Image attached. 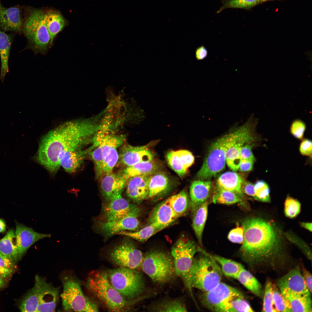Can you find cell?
Returning <instances> with one entry per match:
<instances>
[{"instance_id":"6da1fadb","label":"cell","mask_w":312,"mask_h":312,"mask_svg":"<svg viewBox=\"0 0 312 312\" xmlns=\"http://www.w3.org/2000/svg\"><path fill=\"white\" fill-rule=\"evenodd\" d=\"M244 239L239 249L242 260L252 269L275 270L287 257L280 232L273 222L257 217L243 220Z\"/></svg>"},{"instance_id":"7a4b0ae2","label":"cell","mask_w":312,"mask_h":312,"mask_svg":"<svg viewBox=\"0 0 312 312\" xmlns=\"http://www.w3.org/2000/svg\"><path fill=\"white\" fill-rule=\"evenodd\" d=\"M96 131L92 119L63 124L49 132L42 139L37 157L38 161L51 172H55L60 166V154L66 150L81 149L93 139Z\"/></svg>"},{"instance_id":"3957f363","label":"cell","mask_w":312,"mask_h":312,"mask_svg":"<svg viewBox=\"0 0 312 312\" xmlns=\"http://www.w3.org/2000/svg\"><path fill=\"white\" fill-rule=\"evenodd\" d=\"M249 129L246 123L240 126L235 124L226 133L213 142L208 149L196 177L201 180L208 179L222 170L225 166L227 151Z\"/></svg>"},{"instance_id":"277c9868","label":"cell","mask_w":312,"mask_h":312,"mask_svg":"<svg viewBox=\"0 0 312 312\" xmlns=\"http://www.w3.org/2000/svg\"><path fill=\"white\" fill-rule=\"evenodd\" d=\"M200 252L201 254L195 257L184 283L193 299L192 288L202 292L208 291L221 282L223 274L220 266L212 255L202 249Z\"/></svg>"},{"instance_id":"5b68a950","label":"cell","mask_w":312,"mask_h":312,"mask_svg":"<svg viewBox=\"0 0 312 312\" xmlns=\"http://www.w3.org/2000/svg\"><path fill=\"white\" fill-rule=\"evenodd\" d=\"M86 282L88 291L109 311H125L132 303L126 300L113 286L107 272L93 271L89 274Z\"/></svg>"},{"instance_id":"8992f818","label":"cell","mask_w":312,"mask_h":312,"mask_svg":"<svg viewBox=\"0 0 312 312\" xmlns=\"http://www.w3.org/2000/svg\"><path fill=\"white\" fill-rule=\"evenodd\" d=\"M107 273L111 284L127 301H135L146 291L143 276L136 270L119 267Z\"/></svg>"},{"instance_id":"52a82bcc","label":"cell","mask_w":312,"mask_h":312,"mask_svg":"<svg viewBox=\"0 0 312 312\" xmlns=\"http://www.w3.org/2000/svg\"><path fill=\"white\" fill-rule=\"evenodd\" d=\"M44 14L42 10H33L23 19L22 32L27 40L29 47L35 53H45L49 47L50 36Z\"/></svg>"},{"instance_id":"ba28073f","label":"cell","mask_w":312,"mask_h":312,"mask_svg":"<svg viewBox=\"0 0 312 312\" xmlns=\"http://www.w3.org/2000/svg\"><path fill=\"white\" fill-rule=\"evenodd\" d=\"M141 266L144 272L158 284L168 283L176 276L171 255L162 251L154 250L147 252Z\"/></svg>"},{"instance_id":"9c48e42d","label":"cell","mask_w":312,"mask_h":312,"mask_svg":"<svg viewBox=\"0 0 312 312\" xmlns=\"http://www.w3.org/2000/svg\"><path fill=\"white\" fill-rule=\"evenodd\" d=\"M63 289L60 296L66 311H99L98 306L83 294L79 281L74 276L66 274L61 278Z\"/></svg>"},{"instance_id":"30bf717a","label":"cell","mask_w":312,"mask_h":312,"mask_svg":"<svg viewBox=\"0 0 312 312\" xmlns=\"http://www.w3.org/2000/svg\"><path fill=\"white\" fill-rule=\"evenodd\" d=\"M201 249L193 241L183 235L173 245L171 250L176 276L185 283L192 267L195 255Z\"/></svg>"},{"instance_id":"8fae6325","label":"cell","mask_w":312,"mask_h":312,"mask_svg":"<svg viewBox=\"0 0 312 312\" xmlns=\"http://www.w3.org/2000/svg\"><path fill=\"white\" fill-rule=\"evenodd\" d=\"M144 256L131 241H123L114 247L109 254L114 263L121 267L136 270L141 266Z\"/></svg>"},{"instance_id":"7c38bea8","label":"cell","mask_w":312,"mask_h":312,"mask_svg":"<svg viewBox=\"0 0 312 312\" xmlns=\"http://www.w3.org/2000/svg\"><path fill=\"white\" fill-rule=\"evenodd\" d=\"M242 296H244L238 289L221 281L208 291L201 292L199 298L204 307L217 312L222 305L232 298Z\"/></svg>"},{"instance_id":"4fadbf2b","label":"cell","mask_w":312,"mask_h":312,"mask_svg":"<svg viewBox=\"0 0 312 312\" xmlns=\"http://www.w3.org/2000/svg\"><path fill=\"white\" fill-rule=\"evenodd\" d=\"M35 287L38 305L37 312H53L55 310L59 299V289L48 283L46 279L36 275Z\"/></svg>"},{"instance_id":"5bb4252c","label":"cell","mask_w":312,"mask_h":312,"mask_svg":"<svg viewBox=\"0 0 312 312\" xmlns=\"http://www.w3.org/2000/svg\"><path fill=\"white\" fill-rule=\"evenodd\" d=\"M140 213V209L137 206L125 216L113 221L99 222L98 226L101 231L108 236L121 231H135L140 226L138 218Z\"/></svg>"},{"instance_id":"9a60e30c","label":"cell","mask_w":312,"mask_h":312,"mask_svg":"<svg viewBox=\"0 0 312 312\" xmlns=\"http://www.w3.org/2000/svg\"><path fill=\"white\" fill-rule=\"evenodd\" d=\"M123 190L115 192L105 206L103 217L104 222H110L120 219L127 215L137 206L130 203L122 195Z\"/></svg>"},{"instance_id":"2e32d148","label":"cell","mask_w":312,"mask_h":312,"mask_svg":"<svg viewBox=\"0 0 312 312\" xmlns=\"http://www.w3.org/2000/svg\"><path fill=\"white\" fill-rule=\"evenodd\" d=\"M151 144L139 146L123 144L118 153L120 161L127 167L140 162L152 161L154 155L148 148Z\"/></svg>"},{"instance_id":"e0dca14e","label":"cell","mask_w":312,"mask_h":312,"mask_svg":"<svg viewBox=\"0 0 312 312\" xmlns=\"http://www.w3.org/2000/svg\"><path fill=\"white\" fill-rule=\"evenodd\" d=\"M257 124L253 125L243 135L239 138L227 151L226 162L229 168L234 171L239 170L241 161L240 150L246 144L253 143L259 139L256 129Z\"/></svg>"},{"instance_id":"ac0fdd59","label":"cell","mask_w":312,"mask_h":312,"mask_svg":"<svg viewBox=\"0 0 312 312\" xmlns=\"http://www.w3.org/2000/svg\"><path fill=\"white\" fill-rule=\"evenodd\" d=\"M15 232L19 260L21 259L28 249L36 242L46 238H49L51 236L50 234L38 233L30 228L18 223L16 224Z\"/></svg>"},{"instance_id":"d6986e66","label":"cell","mask_w":312,"mask_h":312,"mask_svg":"<svg viewBox=\"0 0 312 312\" xmlns=\"http://www.w3.org/2000/svg\"><path fill=\"white\" fill-rule=\"evenodd\" d=\"M23 18L22 10L19 5L6 8L0 0V29L4 32H22Z\"/></svg>"},{"instance_id":"ffe728a7","label":"cell","mask_w":312,"mask_h":312,"mask_svg":"<svg viewBox=\"0 0 312 312\" xmlns=\"http://www.w3.org/2000/svg\"><path fill=\"white\" fill-rule=\"evenodd\" d=\"M276 285L280 290L299 294L311 293L307 286L299 266L280 278L277 280Z\"/></svg>"},{"instance_id":"44dd1931","label":"cell","mask_w":312,"mask_h":312,"mask_svg":"<svg viewBox=\"0 0 312 312\" xmlns=\"http://www.w3.org/2000/svg\"><path fill=\"white\" fill-rule=\"evenodd\" d=\"M151 175L134 176L127 181L126 194L134 202L140 203L148 198V185Z\"/></svg>"},{"instance_id":"7402d4cb","label":"cell","mask_w":312,"mask_h":312,"mask_svg":"<svg viewBox=\"0 0 312 312\" xmlns=\"http://www.w3.org/2000/svg\"><path fill=\"white\" fill-rule=\"evenodd\" d=\"M166 158L169 166L181 178L185 176L194 160L192 153L185 150L169 151Z\"/></svg>"},{"instance_id":"603a6c76","label":"cell","mask_w":312,"mask_h":312,"mask_svg":"<svg viewBox=\"0 0 312 312\" xmlns=\"http://www.w3.org/2000/svg\"><path fill=\"white\" fill-rule=\"evenodd\" d=\"M178 218L166 200L157 204L151 211L148 223L156 224L165 228Z\"/></svg>"},{"instance_id":"cb8c5ba5","label":"cell","mask_w":312,"mask_h":312,"mask_svg":"<svg viewBox=\"0 0 312 312\" xmlns=\"http://www.w3.org/2000/svg\"><path fill=\"white\" fill-rule=\"evenodd\" d=\"M81 149L67 150L62 152L59 157L60 166L67 172L72 173L80 167L87 155L90 152L89 148L85 151Z\"/></svg>"},{"instance_id":"d4e9b609","label":"cell","mask_w":312,"mask_h":312,"mask_svg":"<svg viewBox=\"0 0 312 312\" xmlns=\"http://www.w3.org/2000/svg\"><path fill=\"white\" fill-rule=\"evenodd\" d=\"M212 183L210 181L198 180L192 183L190 189L191 205L192 213L209 197Z\"/></svg>"},{"instance_id":"484cf974","label":"cell","mask_w":312,"mask_h":312,"mask_svg":"<svg viewBox=\"0 0 312 312\" xmlns=\"http://www.w3.org/2000/svg\"><path fill=\"white\" fill-rule=\"evenodd\" d=\"M100 187L102 194L108 201L112 194L119 190H123L127 180L120 173H112L103 175Z\"/></svg>"},{"instance_id":"4316f807","label":"cell","mask_w":312,"mask_h":312,"mask_svg":"<svg viewBox=\"0 0 312 312\" xmlns=\"http://www.w3.org/2000/svg\"><path fill=\"white\" fill-rule=\"evenodd\" d=\"M244 181L235 172H227L221 174L217 179L216 188L231 192L246 200L242 188Z\"/></svg>"},{"instance_id":"83f0119b","label":"cell","mask_w":312,"mask_h":312,"mask_svg":"<svg viewBox=\"0 0 312 312\" xmlns=\"http://www.w3.org/2000/svg\"><path fill=\"white\" fill-rule=\"evenodd\" d=\"M289 303L291 312H311V293L299 294L280 290Z\"/></svg>"},{"instance_id":"f1b7e54d","label":"cell","mask_w":312,"mask_h":312,"mask_svg":"<svg viewBox=\"0 0 312 312\" xmlns=\"http://www.w3.org/2000/svg\"><path fill=\"white\" fill-rule=\"evenodd\" d=\"M168 176L164 172L158 171L151 175L148 185V198H153L167 192L171 187Z\"/></svg>"},{"instance_id":"f546056e","label":"cell","mask_w":312,"mask_h":312,"mask_svg":"<svg viewBox=\"0 0 312 312\" xmlns=\"http://www.w3.org/2000/svg\"><path fill=\"white\" fill-rule=\"evenodd\" d=\"M160 166L157 162L152 161L138 163L127 167L120 173L127 180L129 178L140 175H151L159 171Z\"/></svg>"},{"instance_id":"4dcf8cb0","label":"cell","mask_w":312,"mask_h":312,"mask_svg":"<svg viewBox=\"0 0 312 312\" xmlns=\"http://www.w3.org/2000/svg\"><path fill=\"white\" fill-rule=\"evenodd\" d=\"M0 253L5 256L16 264L19 260L15 232L9 229L0 240Z\"/></svg>"},{"instance_id":"1f68e13d","label":"cell","mask_w":312,"mask_h":312,"mask_svg":"<svg viewBox=\"0 0 312 312\" xmlns=\"http://www.w3.org/2000/svg\"><path fill=\"white\" fill-rule=\"evenodd\" d=\"M44 20L50 36V47L57 35L66 25V21L61 14L53 11L45 13Z\"/></svg>"},{"instance_id":"d6a6232c","label":"cell","mask_w":312,"mask_h":312,"mask_svg":"<svg viewBox=\"0 0 312 312\" xmlns=\"http://www.w3.org/2000/svg\"><path fill=\"white\" fill-rule=\"evenodd\" d=\"M12 35L8 34L0 29V55L1 66L0 79L3 82L8 72V60L13 40Z\"/></svg>"},{"instance_id":"836d02e7","label":"cell","mask_w":312,"mask_h":312,"mask_svg":"<svg viewBox=\"0 0 312 312\" xmlns=\"http://www.w3.org/2000/svg\"><path fill=\"white\" fill-rule=\"evenodd\" d=\"M153 312H187V309L183 300L180 298H168L154 303L148 307Z\"/></svg>"},{"instance_id":"e575fe53","label":"cell","mask_w":312,"mask_h":312,"mask_svg":"<svg viewBox=\"0 0 312 312\" xmlns=\"http://www.w3.org/2000/svg\"><path fill=\"white\" fill-rule=\"evenodd\" d=\"M207 201L199 206L193 213L192 226L200 244H202V237L208 214Z\"/></svg>"},{"instance_id":"d590c367","label":"cell","mask_w":312,"mask_h":312,"mask_svg":"<svg viewBox=\"0 0 312 312\" xmlns=\"http://www.w3.org/2000/svg\"><path fill=\"white\" fill-rule=\"evenodd\" d=\"M177 217L185 214L189 206V198L187 192L183 190L166 200Z\"/></svg>"},{"instance_id":"8d00e7d4","label":"cell","mask_w":312,"mask_h":312,"mask_svg":"<svg viewBox=\"0 0 312 312\" xmlns=\"http://www.w3.org/2000/svg\"><path fill=\"white\" fill-rule=\"evenodd\" d=\"M118 148L109 145L104 147L101 151L102 157V176L112 173L119 159Z\"/></svg>"},{"instance_id":"74e56055","label":"cell","mask_w":312,"mask_h":312,"mask_svg":"<svg viewBox=\"0 0 312 312\" xmlns=\"http://www.w3.org/2000/svg\"><path fill=\"white\" fill-rule=\"evenodd\" d=\"M248 290L256 296H262V286L257 280L244 267L241 270L236 279Z\"/></svg>"},{"instance_id":"f35d334b","label":"cell","mask_w":312,"mask_h":312,"mask_svg":"<svg viewBox=\"0 0 312 312\" xmlns=\"http://www.w3.org/2000/svg\"><path fill=\"white\" fill-rule=\"evenodd\" d=\"M254 311L244 296L234 297L222 305L217 312H252Z\"/></svg>"},{"instance_id":"ab89813d","label":"cell","mask_w":312,"mask_h":312,"mask_svg":"<svg viewBox=\"0 0 312 312\" xmlns=\"http://www.w3.org/2000/svg\"><path fill=\"white\" fill-rule=\"evenodd\" d=\"M164 229L163 227L155 224L148 223L146 226L138 231H123L117 234L126 236L140 242H144Z\"/></svg>"},{"instance_id":"60d3db41","label":"cell","mask_w":312,"mask_h":312,"mask_svg":"<svg viewBox=\"0 0 312 312\" xmlns=\"http://www.w3.org/2000/svg\"><path fill=\"white\" fill-rule=\"evenodd\" d=\"M212 256L220 266L223 274L226 276L236 279L244 268L241 264L232 260L217 255Z\"/></svg>"},{"instance_id":"b9f144b4","label":"cell","mask_w":312,"mask_h":312,"mask_svg":"<svg viewBox=\"0 0 312 312\" xmlns=\"http://www.w3.org/2000/svg\"><path fill=\"white\" fill-rule=\"evenodd\" d=\"M245 200L233 192L216 188L213 195L212 201L214 204L230 205Z\"/></svg>"},{"instance_id":"7bdbcfd3","label":"cell","mask_w":312,"mask_h":312,"mask_svg":"<svg viewBox=\"0 0 312 312\" xmlns=\"http://www.w3.org/2000/svg\"><path fill=\"white\" fill-rule=\"evenodd\" d=\"M222 5L217 13L229 8H240L249 10L261 3L260 0H221Z\"/></svg>"},{"instance_id":"ee69618b","label":"cell","mask_w":312,"mask_h":312,"mask_svg":"<svg viewBox=\"0 0 312 312\" xmlns=\"http://www.w3.org/2000/svg\"><path fill=\"white\" fill-rule=\"evenodd\" d=\"M38 305L36 291L33 287L22 300L19 309L21 312H37Z\"/></svg>"},{"instance_id":"f6af8a7d","label":"cell","mask_w":312,"mask_h":312,"mask_svg":"<svg viewBox=\"0 0 312 312\" xmlns=\"http://www.w3.org/2000/svg\"><path fill=\"white\" fill-rule=\"evenodd\" d=\"M273 289L274 304L277 312H291L289 301L277 285L273 284Z\"/></svg>"},{"instance_id":"bcb514c9","label":"cell","mask_w":312,"mask_h":312,"mask_svg":"<svg viewBox=\"0 0 312 312\" xmlns=\"http://www.w3.org/2000/svg\"><path fill=\"white\" fill-rule=\"evenodd\" d=\"M262 311L277 312L274 302L273 284L269 280L266 281L265 284Z\"/></svg>"},{"instance_id":"7dc6e473","label":"cell","mask_w":312,"mask_h":312,"mask_svg":"<svg viewBox=\"0 0 312 312\" xmlns=\"http://www.w3.org/2000/svg\"><path fill=\"white\" fill-rule=\"evenodd\" d=\"M301 209L300 203L297 199L287 196L284 203V212L285 216L293 218L300 213Z\"/></svg>"},{"instance_id":"c3c4849f","label":"cell","mask_w":312,"mask_h":312,"mask_svg":"<svg viewBox=\"0 0 312 312\" xmlns=\"http://www.w3.org/2000/svg\"><path fill=\"white\" fill-rule=\"evenodd\" d=\"M254 188L257 201L265 203L270 202V189L265 181H257L254 184Z\"/></svg>"},{"instance_id":"681fc988","label":"cell","mask_w":312,"mask_h":312,"mask_svg":"<svg viewBox=\"0 0 312 312\" xmlns=\"http://www.w3.org/2000/svg\"><path fill=\"white\" fill-rule=\"evenodd\" d=\"M306 128L305 123L302 120L297 119L291 123L290 127L291 134L299 140L302 139Z\"/></svg>"},{"instance_id":"f907efd6","label":"cell","mask_w":312,"mask_h":312,"mask_svg":"<svg viewBox=\"0 0 312 312\" xmlns=\"http://www.w3.org/2000/svg\"><path fill=\"white\" fill-rule=\"evenodd\" d=\"M228 238L233 243L242 244L244 239V231L243 227L238 226L231 230L228 234Z\"/></svg>"},{"instance_id":"816d5d0a","label":"cell","mask_w":312,"mask_h":312,"mask_svg":"<svg viewBox=\"0 0 312 312\" xmlns=\"http://www.w3.org/2000/svg\"><path fill=\"white\" fill-rule=\"evenodd\" d=\"M252 145L249 144H246L241 147L240 151L241 160L255 161V159L252 151Z\"/></svg>"},{"instance_id":"f5cc1de1","label":"cell","mask_w":312,"mask_h":312,"mask_svg":"<svg viewBox=\"0 0 312 312\" xmlns=\"http://www.w3.org/2000/svg\"><path fill=\"white\" fill-rule=\"evenodd\" d=\"M299 150L301 154L311 157L312 155V142L307 139H303L301 142Z\"/></svg>"},{"instance_id":"db71d44e","label":"cell","mask_w":312,"mask_h":312,"mask_svg":"<svg viewBox=\"0 0 312 312\" xmlns=\"http://www.w3.org/2000/svg\"><path fill=\"white\" fill-rule=\"evenodd\" d=\"M244 193L252 197L255 200H257L254 188V185L247 181H244L242 187Z\"/></svg>"},{"instance_id":"11a10c76","label":"cell","mask_w":312,"mask_h":312,"mask_svg":"<svg viewBox=\"0 0 312 312\" xmlns=\"http://www.w3.org/2000/svg\"><path fill=\"white\" fill-rule=\"evenodd\" d=\"M0 266L14 272L16 269V264L9 259L0 253Z\"/></svg>"},{"instance_id":"9f6ffc18","label":"cell","mask_w":312,"mask_h":312,"mask_svg":"<svg viewBox=\"0 0 312 312\" xmlns=\"http://www.w3.org/2000/svg\"><path fill=\"white\" fill-rule=\"evenodd\" d=\"M254 162L251 161L241 160L238 170L242 172L250 171L253 169Z\"/></svg>"},{"instance_id":"6f0895ef","label":"cell","mask_w":312,"mask_h":312,"mask_svg":"<svg viewBox=\"0 0 312 312\" xmlns=\"http://www.w3.org/2000/svg\"><path fill=\"white\" fill-rule=\"evenodd\" d=\"M302 275L310 292H312V276L311 274L304 268H302Z\"/></svg>"},{"instance_id":"680465c9","label":"cell","mask_w":312,"mask_h":312,"mask_svg":"<svg viewBox=\"0 0 312 312\" xmlns=\"http://www.w3.org/2000/svg\"><path fill=\"white\" fill-rule=\"evenodd\" d=\"M207 50L204 46L198 47L195 51L196 57L198 60L204 59L207 56Z\"/></svg>"},{"instance_id":"91938a15","label":"cell","mask_w":312,"mask_h":312,"mask_svg":"<svg viewBox=\"0 0 312 312\" xmlns=\"http://www.w3.org/2000/svg\"><path fill=\"white\" fill-rule=\"evenodd\" d=\"M14 271L0 266V277L6 280L10 278Z\"/></svg>"},{"instance_id":"94428289","label":"cell","mask_w":312,"mask_h":312,"mask_svg":"<svg viewBox=\"0 0 312 312\" xmlns=\"http://www.w3.org/2000/svg\"><path fill=\"white\" fill-rule=\"evenodd\" d=\"M300 226L303 228L311 232L312 231V223L309 222H300Z\"/></svg>"},{"instance_id":"6125c7cd","label":"cell","mask_w":312,"mask_h":312,"mask_svg":"<svg viewBox=\"0 0 312 312\" xmlns=\"http://www.w3.org/2000/svg\"><path fill=\"white\" fill-rule=\"evenodd\" d=\"M6 227V224L4 221L3 219H0V233L5 231Z\"/></svg>"},{"instance_id":"be15d7a7","label":"cell","mask_w":312,"mask_h":312,"mask_svg":"<svg viewBox=\"0 0 312 312\" xmlns=\"http://www.w3.org/2000/svg\"><path fill=\"white\" fill-rule=\"evenodd\" d=\"M5 281L6 280L0 277V289L5 287L6 284Z\"/></svg>"},{"instance_id":"e7e4bbea","label":"cell","mask_w":312,"mask_h":312,"mask_svg":"<svg viewBox=\"0 0 312 312\" xmlns=\"http://www.w3.org/2000/svg\"><path fill=\"white\" fill-rule=\"evenodd\" d=\"M260 0L261 1V2H263L266 1H269V0Z\"/></svg>"}]
</instances>
